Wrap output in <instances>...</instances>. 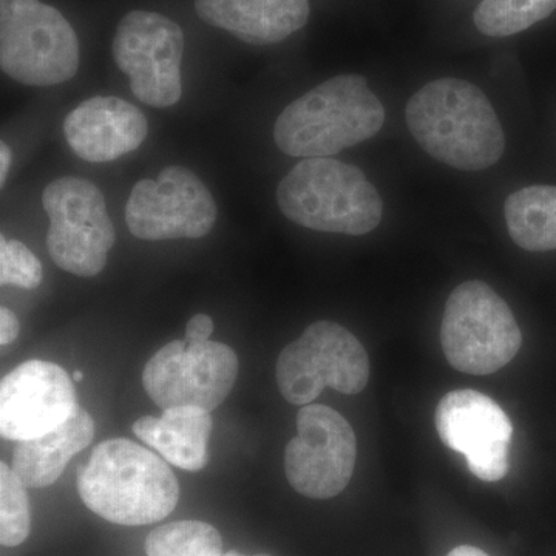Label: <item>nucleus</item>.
I'll return each instance as SVG.
<instances>
[{
	"mask_svg": "<svg viewBox=\"0 0 556 556\" xmlns=\"http://www.w3.org/2000/svg\"><path fill=\"white\" fill-rule=\"evenodd\" d=\"M405 118L417 144L450 167L478 172L503 159L506 137L495 109L467 80L427 84L409 98Z\"/></svg>",
	"mask_w": 556,
	"mask_h": 556,
	"instance_id": "f257e3e1",
	"label": "nucleus"
},
{
	"mask_svg": "<svg viewBox=\"0 0 556 556\" xmlns=\"http://www.w3.org/2000/svg\"><path fill=\"white\" fill-rule=\"evenodd\" d=\"M80 500L94 515L119 526H146L169 517L179 485L155 453L129 439H110L78 470Z\"/></svg>",
	"mask_w": 556,
	"mask_h": 556,
	"instance_id": "f03ea898",
	"label": "nucleus"
},
{
	"mask_svg": "<svg viewBox=\"0 0 556 556\" xmlns=\"http://www.w3.org/2000/svg\"><path fill=\"white\" fill-rule=\"evenodd\" d=\"M386 109L361 75L325 80L292 101L274 127L281 152L295 159H329L375 137Z\"/></svg>",
	"mask_w": 556,
	"mask_h": 556,
	"instance_id": "7ed1b4c3",
	"label": "nucleus"
},
{
	"mask_svg": "<svg viewBox=\"0 0 556 556\" xmlns=\"http://www.w3.org/2000/svg\"><path fill=\"white\" fill-rule=\"evenodd\" d=\"M277 203L285 217L318 232L365 236L378 228L383 203L364 172L331 159H306L281 179Z\"/></svg>",
	"mask_w": 556,
	"mask_h": 556,
	"instance_id": "20e7f679",
	"label": "nucleus"
},
{
	"mask_svg": "<svg viewBox=\"0 0 556 556\" xmlns=\"http://www.w3.org/2000/svg\"><path fill=\"white\" fill-rule=\"evenodd\" d=\"M441 345L448 364L467 375H493L517 356L521 329L506 300L484 281L459 285L445 303Z\"/></svg>",
	"mask_w": 556,
	"mask_h": 556,
	"instance_id": "39448f33",
	"label": "nucleus"
},
{
	"mask_svg": "<svg viewBox=\"0 0 556 556\" xmlns=\"http://www.w3.org/2000/svg\"><path fill=\"white\" fill-rule=\"evenodd\" d=\"M0 65L24 86L67 83L79 68L78 36L40 0H0Z\"/></svg>",
	"mask_w": 556,
	"mask_h": 556,
	"instance_id": "423d86ee",
	"label": "nucleus"
},
{
	"mask_svg": "<svg viewBox=\"0 0 556 556\" xmlns=\"http://www.w3.org/2000/svg\"><path fill=\"white\" fill-rule=\"evenodd\" d=\"M369 379V358L356 336L334 321L309 325L277 358V383L289 404L305 407L325 387L361 393Z\"/></svg>",
	"mask_w": 556,
	"mask_h": 556,
	"instance_id": "0eeeda50",
	"label": "nucleus"
},
{
	"mask_svg": "<svg viewBox=\"0 0 556 556\" xmlns=\"http://www.w3.org/2000/svg\"><path fill=\"white\" fill-rule=\"evenodd\" d=\"M42 206L50 218L51 260L73 276H98L115 244V228L101 190L84 178H60L43 190Z\"/></svg>",
	"mask_w": 556,
	"mask_h": 556,
	"instance_id": "6e6552de",
	"label": "nucleus"
},
{
	"mask_svg": "<svg viewBox=\"0 0 556 556\" xmlns=\"http://www.w3.org/2000/svg\"><path fill=\"white\" fill-rule=\"evenodd\" d=\"M239 369L236 351L225 343L175 340L146 364L142 387L160 408L211 413L229 396Z\"/></svg>",
	"mask_w": 556,
	"mask_h": 556,
	"instance_id": "1a4fd4ad",
	"label": "nucleus"
},
{
	"mask_svg": "<svg viewBox=\"0 0 556 556\" xmlns=\"http://www.w3.org/2000/svg\"><path fill=\"white\" fill-rule=\"evenodd\" d=\"M182 51L181 27L152 11H130L113 39V58L129 76L131 93L150 108H172L181 98Z\"/></svg>",
	"mask_w": 556,
	"mask_h": 556,
	"instance_id": "9d476101",
	"label": "nucleus"
},
{
	"mask_svg": "<svg viewBox=\"0 0 556 556\" xmlns=\"http://www.w3.org/2000/svg\"><path fill=\"white\" fill-rule=\"evenodd\" d=\"M356 434L345 417L327 405H305L298 437L289 441L285 471L300 495L329 500L340 495L356 467Z\"/></svg>",
	"mask_w": 556,
	"mask_h": 556,
	"instance_id": "9b49d317",
	"label": "nucleus"
},
{
	"mask_svg": "<svg viewBox=\"0 0 556 556\" xmlns=\"http://www.w3.org/2000/svg\"><path fill=\"white\" fill-rule=\"evenodd\" d=\"M215 222L214 197L186 167H167L156 179H141L127 200V228L139 240L201 239Z\"/></svg>",
	"mask_w": 556,
	"mask_h": 556,
	"instance_id": "f8f14e48",
	"label": "nucleus"
},
{
	"mask_svg": "<svg viewBox=\"0 0 556 556\" xmlns=\"http://www.w3.org/2000/svg\"><path fill=\"white\" fill-rule=\"evenodd\" d=\"M434 422L441 441L466 457L475 477L485 482L506 477L514 426L492 397L475 390L452 391L439 402Z\"/></svg>",
	"mask_w": 556,
	"mask_h": 556,
	"instance_id": "ddd939ff",
	"label": "nucleus"
},
{
	"mask_svg": "<svg viewBox=\"0 0 556 556\" xmlns=\"http://www.w3.org/2000/svg\"><path fill=\"white\" fill-rule=\"evenodd\" d=\"M78 407L68 372L47 361H28L0 386V433L7 441L42 437Z\"/></svg>",
	"mask_w": 556,
	"mask_h": 556,
	"instance_id": "4468645a",
	"label": "nucleus"
},
{
	"mask_svg": "<svg viewBox=\"0 0 556 556\" xmlns=\"http://www.w3.org/2000/svg\"><path fill=\"white\" fill-rule=\"evenodd\" d=\"M144 113L116 97H94L70 112L64 135L80 160L109 163L127 155L148 138Z\"/></svg>",
	"mask_w": 556,
	"mask_h": 556,
	"instance_id": "2eb2a0df",
	"label": "nucleus"
},
{
	"mask_svg": "<svg viewBox=\"0 0 556 556\" xmlns=\"http://www.w3.org/2000/svg\"><path fill=\"white\" fill-rule=\"evenodd\" d=\"M197 14L251 46L289 38L309 20L308 0H195Z\"/></svg>",
	"mask_w": 556,
	"mask_h": 556,
	"instance_id": "dca6fc26",
	"label": "nucleus"
},
{
	"mask_svg": "<svg viewBox=\"0 0 556 556\" xmlns=\"http://www.w3.org/2000/svg\"><path fill=\"white\" fill-rule=\"evenodd\" d=\"M93 438V419L78 405L60 427L42 437L17 442L11 468L27 489H43L61 478L70 459L89 447Z\"/></svg>",
	"mask_w": 556,
	"mask_h": 556,
	"instance_id": "f3484780",
	"label": "nucleus"
},
{
	"mask_svg": "<svg viewBox=\"0 0 556 556\" xmlns=\"http://www.w3.org/2000/svg\"><path fill=\"white\" fill-rule=\"evenodd\" d=\"M212 426L211 413L204 409L169 408L160 417H139L134 433L172 466L200 471L207 466Z\"/></svg>",
	"mask_w": 556,
	"mask_h": 556,
	"instance_id": "a211bd4d",
	"label": "nucleus"
},
{
	"mask_svg": "<svg viewBox=\"0 0 556 556\" xmlns=\"http://www.w3.org/2000/svg\"><path fill=\"white\" fill-rule=\"evenodd\" d=\"M508 233L530 252L556 249V186H529L511 193L504 204Z\"/></svg>",
	"mask_w": 556,
	"mask_h": 556,
	"instance_id": "6ab92c4d",
	"label": "nucleus"
},
{
	"mask_svg": "<svg viewBox=\"0 0 556 556\" xmlns=\"http://www.w3.org/2000/svg\"><path fill=\"white\" fill-rule=\"evenodd\" d=\"M554 11L556 0H482L473 20L482 35L506 38L546 20Z\"/></svg>",
	"mask_w": 556,
	"mask_h": 556,
	"instance_id": "aec40b11",
	"label": "nucleus"
},
{
	"mask_svg": "<svg viewBox=\"0 0 556 556\" xmlns=\"http://www.w3.org/2000/svg\"><path fill=\"white\" fill-rule=\"evenodd\" d=\"M148 556H223L222 535L203 521H177L153 530L146 540Z\"/></svg>",
	"mask_w": 556,
	"mask_h": 556,
	"instance_id": "412c9836",
	"label": "nucleus"
},
{
	"mask_svg": "<svg viewBox=\"0 0 556 556\" xmlns=\"http://www.w3.org/2000/svg\"><path fill=\"white\" fill-rule=\"evenodd\" d=\"M31 515L27 485L5 463L0 464V543L16 547L30 535Z\"/></svg>",
	"mask_w": 556,
	"mask_h": 556,
	"instance_id": "4be33fe9",
	"label": "nucleus"
},
{
	"mask_svg": "<svg viewBox=\"0 0 556 556\" xmlns=\"http://www.w3.org/2000/svg\"><path fill=\"white\" fill-rule=\"evenodd\" d=\"M43 278L38 257L17 240H0V283L22 289L38 288Z\"/></svg>",
	"mask_w": 556,
	"mask_h": 556,
	"instance_id": "5701e85b",
	"label": "nucleus"
},
{
	"mask_svg": "<svg viewBox=\"0 0 556 556\" xmlns=\"http://www.w3.org/2000/svg\"><path fill=\"white\" fill-rule=\"evenodd\" d=\"M214 332V320L206 314H197L186 327V340L189 342H207Z\"/></svg>",
	"mask_w": 556,
	"mask_h": 556,
	"instance_id": "b1692460",
	"label": "nucleus"
},
{
	"mask_svg": "<svg viewBox=\"0 0 556 556\" xmlns=\"http://www.w3.org/2000/svg\"><path fill=\"white\" fill-rule=\"evenodd\" d=\"M20 320L9 308L0 309V343L10 345L20 336Z\"/></svg>",
	"mask_w": 556,
	"mask_h": 556,
	"instance_id": "393cba45",
	"label": "nucleus"
},
{
	"mask_svg": "<svg viewBox=\"0 0 556 556\" xmlns=\"http://www.w3.org/2000/svg\"><path fill=\"white\" fill-rule=\"evenodd\" d=\"M11 164V152L9 146L2 142L0 146V185L5 186L7 177H9Z\"/></svg>",
	"mask_w": 556,
	"mask_h": 556,
	"instance_id": "a878e982",
	"label": "nucleus"
},
{
	"mask_svg": "<svg viewBox=\"0 0 556 556\" xmlns=\"http://www.w3.org/2000/svg\"><path fill=\"white\" fill-rule=\"evenodd\" d=\"M447 556H489L481 548L473 546H457Z\"/></svg>",
	"mask_w": 556,
	"mask_h": 556,
	"instance_id": "bb28decb",
	"label": "nucleus"
},
{
	"mask_svg": "<svg viewBox=\"0 0 556 556\" xmlns=\"http://www.w3.org/2000/svg\"><path fill=\"white\" fill-rule=\"evenodd\" d=\"M73 379L76 380V382H79V380L84 379V375L80 371H75V375H73Z\"/></svg>",
	"mask_w": 556,
	"mask_h": 556,
	"instance_id": "cd10ccee",
	"label": "nucleus"
},
{
	"mask_svg": "<svg viewBox=\"0 0 556 556\" xmlns=\"http://www.w3.org/2000/svg\"><path fill=\"white\" fill-rule=\"evenodd\" d=\"M225 556H243V555L239 554V552H229V554L225 555Z\"/></svg>",
	"mask_w": 556,
	"mask_h": 556,
	"instance_id": "c85d7f7f",
	"label": "nucleus"
},
{
	"mask_svg": "<svg viewBox=\"0 0 556 556\" xmlns=\"http://www.w3.org/2000/svg\"><path fill=\"white\" fill-rule=\"evenodd\" d=\"M255 556H270V555L260 554V555H255Z\"/></svg>",
	"mask_w": 556,
	"mask_h": 556,
	"instance_id": "c756f323",
	"label": "nucleus"
}]
</instances>
